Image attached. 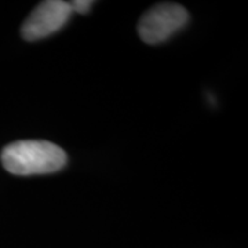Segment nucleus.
I'll return each instance as SVG.
<instances>
[{
    "mask_svg": "<svg viewBox=\"0 0 248 248\" xmlns=\"http://www.w3.org/2000/svg\"><path fill=\"white\" fill-rule=\"evenodd\" d=\"M65 151L53 142L25 140L7 145L1 152L3 167L14 175L51 174L66 166Z\"/></svg>",
    "mask_w": 248,
    "mask_h": 248,
    "instance_id": "f257e3e1",
    "label": "nucleus"
},
{
    "mask_svg": "<svg viewBox=\"0 0 248 248\" xmlns=\"http://www.w3.org/2000/svg\"><path fill=\"white\" fill-rule=\"evenodd\" d=\"M189 21L187 10L177 3H160L149 9L140 19L138 33L148 45L166 42Z\"/></svg>",
    "mask_w": 248,
    "mask_h": 248,
    "instance_id": "f03ea898",
    "label": "nucleus"
},
{
    "mask_svg": "<svg viewBox=\"0 0 248 248\" xmlns=\"http://www.w3.org/2000/svg\"><path fill=\"white\" fill-rule=\"evenodd\" d=\"M72 16L71 3L62 0L42 1L25 19L21 35L28 42L45 39L58 32Z\"/></svg>",
    "mask_w": 248,
    "mask_h": 248,
    "instance_id": "7ed1b4c3",
    "label": "nucleus"
},
{
    "mask_svg": "<svg viewBox=\"0 0 248 248\" xmlns=\"http://www.w3.org/2000/svg\"><path fill=\"white\" fill-rule=\"evenodd\" d=\"M93 4H94V1H90V0H75L71 3L72 13L86 14V13H89Z\"/></svg>",
    "mask_w": 248,
    "mask_h": 248,
    "instance_id": "20e7f679",
    "label": "nucleus"
}]
</instances>
